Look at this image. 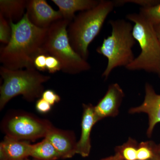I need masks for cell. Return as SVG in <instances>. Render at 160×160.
Wrapping results in <instances>:
<instances>
[{
	"label": "cell",
	"mask_w": 160,
	"mask_h": 160,
	"mask_svg": "<svg viewBox=\"0 0 160 160\" xmlns=\"http://www.w3.org/2000/svg\"><path fill=\"white\" fill-rule=\"evenodd\" d=\"M157 153L160 157V144L157 145Z\"/></svg>",
	"instance_id": "obj_29"
},
{
	"label": "cell",
	"mask_w": 160,
	"mask_h": 160,
	"mask_svg": "<svg viewBox=\"0 0 160 160\" xmlns=\"http://www.w3.org/2000/svg\"><path fill=\"white\" fill-rule=\"evenodd\" d=\"M53 126L48 120L20 111L9 113L1 124L2 130L6 136L21 141L45 138Z\"/></svg>",
	"instance_id": "obj_7"
},
{
	"label": "cell",
	"mask_w": 160,
	"mask_h": 160,
	"mask_svg": "<svg viewBox=\"0 0 160 160\" xmlns=\"http://www.w3.org/2000/svg\"><path fill=\"white\" fill-rule=\"evenodd\" d=\"M139 13L152 25L160 24V3L149 8H141Z\"/></svg>",
	"instance_id": "obj_19"
},
{
	"label": "cell",
	"mask_w": 160,
	"mask_h": 160,
	"mask_svg": "<svg viewBox=\"0 0 160 160\" xmlns=\"http://www.w3.org/2000/svg\"><path fill=\"white\" fill-rule=\"evenodd\" d=\"M30 157L39 160H57L61 156L48 139L32 145Z\"/></svg>",
	"instance_id": "obj_16"
},
{
	"label": "cell",
	"mask_w": 160,
	"mask_h": 160,
	"mask_svg": "<svg viewBox=\"0 0 160 160\" xmlns=\"http://www.w3.org/2000/svg\"><path fill=\"white\" fill-rule=\"evenodd\" d=\"M113 2L115 7L123 6L127 3H132L142 6V8H149L160 3V1L155 0H116Z\"/></svg>",
	"instance_id": "obj_21"
},
{
	"label": "cell",
	"mask_w": 160,
	"mask_h": 160,
	"mask_svg": "<svg viewBox=\"0 0 160 160\" xmlns=\"http://www.w3.org/2000/svg\"><path fill=\"white\" fill-rule=\"evenodd\" d=\"M125 95L124 91L118 83L110 84L104 96L94 106L97 122L105 118L117 116Z\"/></svg>",
	"instance_id": "obj_9"
},
{
	"label": "cell",
	"mask_w": 160,
	"mask_h": 160,
	"mask_svg": "<svg viewBox=\"0 0 160 160\" xmlns=\"http://www.w3.org/2000/svg\"><path fill=\"white\" fill-rule=\"evenodd\" d=\"M114 7L113 1L102 0L92 9L80 12L69 23L67 31L70 45L84 59H88L89 45Z\"/></svg>",
	"instance_id": "obj_2"
},
{
	"label": "cell",
	"mask_w": 160,
	"mask_h": 160,
	"mask_svg": "<svg viewBox=\"0 0 160 160\" xmlns=\"http://www.w3.org/2000/svg\"><path fill=\"white\" fill-rule=\"evenodd\" d=\"M26 13L29 21L39 28L48 29L55 22L63 19L59 11H56L45 0L28 1Z\"/></svg>",
	"instance_id": "obj_10"
},
{
	"label": "cell",
	"mask_w": 160,
	"mask_h": 160,
	"mask_svg": "<svg viewBox=\"0 0 160 160\" xmlns=\"http://www.w3.org/2000/svg\"><path fill=\"white\" fill-rule=\"evenodd\" d=\"M46 69L49 73H54L62 69L61 63L56 58L47 55L46 60Z\"/></svg>",
	"instance_id": "obj_22"
},
{
	"label": "cell",
	"mask_w": 160,
	"mask_h": 160,
	"mask_svg": "<svg viewBox=\"0 0 160 160\" xmlns=\"http://www.w3.org/2000/svg\"><path fill=\"white\" fill-rule=\"evenodd\" d=\"M12 29L9 43L0 49L3 66L11 70L35 68L33 62L43 48L48 29L39 28L29 21L25 13L19 22H10Z\"/></svg>",
	"instance_id": "obj_1"
},
{
	"label": "cell",
	"mask_w": 160,
	"mask_h": 160,
	"mask_svg": "<svg viewBox=\"0 0 160 160\" xmlns=\"http://www.w3.org/2000/svg\"><path fill=\"white\" fill-rule=\"evenodd\" d=\"M109 22L111 35L105 38L102 45L96 49L98 53L108 60L102 74L105 80L115 68H126L133 62L135 58L132 48L137 42L132 35L133 26L131 23L124 19L111 20Z\"/></svg>",
	"instance_id": "obj_3"
},
{
	"label": "cell",
	"mask_w": 160,
	"mask_h": 160,
	"mask_svg": "<svg viewBox=\"0 0 160 160\" xmlns=\"http://www.w3.org/2000/svg\"><path fill=\"white\" fill-rule=\"evenodd\" d=\"M24 160H30L29 159H28V158H26V159Z\"/></svg>",
	"instance_id": "obj_30"
},
{
	"label": "cell",
	"mask_w": 160,
	"mask_h": 160,
	"mask_svg": "<svg viewBox=\"0 0 160 160\" xmlns=\"http://www.w3.org/2000/svg\"><path fill=\"white\" fill-rule=\"evenodd\" d=\"M51 105L42 98L38 100L36 104V108L40 113H47L51 110Z\"/></svg>",
	"instance_id": "obj_25"
},
{
	"label": "cell",
	"mask_w": 160,
	"mask_h": 160,
	"mask_svg": "<svg viewBox=\"0 0 160 160\" xmlns=\"http://www.w3.org/2000/svg\"><path fill=\"white\" fill-rule=\"evenodd\" d=\"M0 74L3 83L0 88V109L2 110L12 99L18 95L29 102L41 97L43 84L50 79L35 68L11 70L1 66Z\"/></svg>",
	"instance_id": "obj_4"
},
{
	"label": "cell",
	"mask_w": 160,
	"mask_h": 160,
	"mask_svg": "<svg viewBox=\"0 0 160 160\" xmlns=\"http://www.w3.org/2000/svg\"><path fill=\"white\" fill-rule=\"evenodd\" d=\"M42 98L49 102L52 106L56 103H58L61 100V98L55 92L50 89L45 90L42 94Z\"/></svg>",
	"instance_id": "obj_23"
},
{
	"label": "cell",
	"mask_w": 160,
	"mask_h": 160,
	"mask_svg": "<svg viewBox=\"0 0 160 160\" xmlns=\"http://www.w3.org/2000/svg\"><path fill=\"white\" fill-rule=\"evenodd\" d=\"M31 144L6 136L0 144V160H24L30 157Z\"/></svg>",
	"instance_id": "obj_13"
},
{
	"label": "cell",
	"mask_w": 160,
	"mask_h": 160,
	"mask_svg": "<svg viewBox=\"0 0 160 160\" xmlns=\"http://www.w3.org/2000/svg\"><path fill=\"white\" fill-rule=\"evenodd\" d=\"M145 95L142 103L139 106L129 109L130 114L145 113L148 117V127L146 134L148 138L152 136L155 127L160 123V94H157L151 84L146 83Z\"/></svg>",
	"instance_id": "obj_8"
},
{
	"label": "cell",
	"mask_w": 160,
	"mask_h": 160,
	"mask_svg": "<svg viewBox=\"0 0 160 160\" xmlns=\"http://www.w3.org/2000/svg\"><path fill=\"white\" fill-rule=\"evenodd\" d=\"M82 131L80 139L77 143L76 153L82 157L89 156L91 149V132L97 123L95 117L94 106L92 104H83Z\"/></svg>",
	"instance_id": "obj_12"
},
{
	"label": "cell",
	"mask_w": 160,
	"mask_h": 160,
	"mask_svg": "<svg viewBox=\"0 0 160 160\" xmlns=\"http://www.w3.org/2000/svg\"><path fill=\"white\" fill-rule=\"evenodd\" d=\"M153 26H154L155 31L160 43V24L153 25Z\"/></svg>",
	"instance_id": "obj_27"
},
{
	"label": "cell",
	"mask_w": 160,
	"mask_h": 160,
	"mask_svg": "<svg viewBox=\"0 0 160 160\" xmlns=\"http://www.w3.org/2000/svg\"><path fill=\"white\" fill-rule=\"evenodd\" d=\"M45 138L56 149L61 158H69L76 154L77 142L73 132L58 129L53 126Z\"/></svg>",
	"instance_id": "obj_11"
},
{
	"label": "cell",
	"mask_w": 160,
	"mask_h": 160,
	"mask_svg": "<svg viewBox=\"0 0 160 160\" xmlns=\"http://www.w3.org/2000/svg\"><path fill=\"white\" fill-rule=\"evenodd\" d=\"M157 145L152 141L142 142L138 144L137 160H150L157 153Z\"/></svg>",
	"instance_id": "obj_18"
},
{
	"label": "cell",
	"mask_w": 160,
	"mask_h": 160,
	"mask_svg": "<svg viewBox=\"0 0 160 160\" xmlns=\"http://www.w3.org/2000/svg\"><path fill=\"white\" fill-rule=\"evenodd\" d=\"M58 7L63 19L72 21L77 11H86L92 9L99 3L98 0H52Z\"/></svg>",
	"instance_id": "obj_14"
},
{
	"label": "cell",
	"mask_w": 160,
	"mask_h": 160,
	"mask_svg": "<svg viewBox=\"0 0 160 160\" xmlns=\"http://www.w3.org/2000/svg\"><path fill=\"white\" fill-rule=\"evenodd\" d=\"M138 144L134 139L129 138L127 142L115 148L116 152L120 153L124 160H137Z\"/></svg>",
	"instance_id": "obj_17"
},
{
	"label": "cell",
	"mask_w": 160,
	"mask_h": 160,
	"mask_svg": "<svg viewBox=\"0 0 160 160\" xmlns=\"http://www.w3.org/2000/svg\"><path fill=\"white\" fill-rule=\"evenodd\" d=\"M150 160H160V157L157 154V153H156L154 157Z\"/></svg>",
	"instance_id": "obj_28"
},
{
	"label": "cell",
	"mask_w": 160,
	"mask_h": 160,
	"mask_svg": "<svg viewBox=\"0 0 160 160\" xmlns=\"http://www.w3.org/2000/svg\"><path fill=\"white\" fill-rule=\"evenodd\" d=\"M126 18L134 23L132 35L138 43L141 52L126 69L143 70L160 78V43L153 25L139 13H129Z\"/></svg>",
	"instance_id": "obj_5"
},
{
	"label": "cell",
	"mask_w": 160,
	"mask_h": 160,
	"mask_svg": "<svg viewBox=\"0 0 160 160\" xmlns=\"http://www.w3.org/2000/svg\"><path fill=\"white\" fill-rule=\"evenodd\" d=\"M28 1L1 0L0 14L10 22H19L24 16Z\"/></svg>",
	"instance_id": "obj_15"
},
{
	"label": "cell",
	"mask_w": 160,
	"mask_h": 160,
	"mask_svg": "<svg viewBox=\"0 0 160 160\" xmlns=\"http://www.w3.org/2000/svg\"><path fill=\"white\" fill-rule=\"evenodd\" d=\"M101 160H124V159L121 154L119 152H116L115 154L114 155L102 159Z\"/></svg>",
	"instance_id": "obj_26"
},
{
	"label": "cell",
	"mask_w": 160,
	"mask_h": 160,
	"mask_svg": "<svg viewBox=\"0 0 160 160\" xmlns=\"http://www.w3.org/2000/svg\"><path fill=\"white\" fill-rule=\"evenodd\" d=\"M47 55L41 54L36 57L33 62L34 68L38 71H45L47 70L46 60Z\"/></svg>",
	"instance_id": "obj_24"
},
{
	"label": "cell",
	"mask_w": 160,
	"mask_h": 160,
	"mask_svg": "<svg viewBox=\"0 0 160 160\" xmlns=\"http://www.w3.org/2000/svg\"><path fill=\"white\" fill-rule=\"evenodd\" d=\"M71 22L63 18L52 24L48 28L43 50L44 54L58 60L63 72L77 74L90 70L91 66L70 45L67 29Z\"/></svg>",
	"instance_id": "obj_6"
},
{
	"label": "cell",
	"mask_w": 160,
	"mask_h": 160,
	"mask_svg": "<svg viewBox=\"0 0 160 160\" xmlns=\"http://www.w3.org/2000/svg\"><path fill=\"white\" fill-rule=\"evenodd\" d=\"M12 35V29L10 22L2 15L0 14V42L7 45L9 43Z\"/></svg>",
	"instance_id": "obj_20"
}]
</instances>
